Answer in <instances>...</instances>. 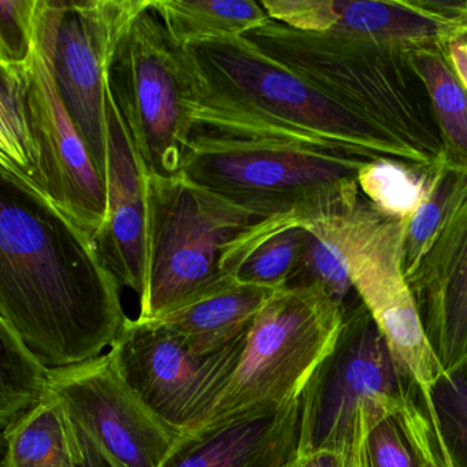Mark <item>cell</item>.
Here are the masks:
<instances>
[{
	"instance_id": "cell-1",
	"label": "cell",
	"mask_w": 467,
	"mask_h": 467,
	"mask_svg": "<svg viewBox=\"0 0 467 467\" xmlns=\"http://www.w3.org/2000/svg\"><path fill=\"white\" fill-rule=\"evenodd\" d=\"M128 319L97 244L47 199L2 177L0 321L61 368L105 354Z\"/></svg>"
},
{
	"instance_id": "cell-2",
	"label": "cell",
	"mask_w": 467,
	"mask_h": 467,
	"mask_svg": "<svg viewBox=\"0 0 467 467\" xmlns=\"http://www.w3.org/2000/svg\"><path fill=\"white\" fill-rule=\"evenodd\" d=\"M187 109L182 173L262 218L349 212L362 199L360 169L379 160L215 97L195 75Z\"/></svg>"
},
{
	"instance_id": "cell-3",
	"label": "cell",
	"mask_w": 467,
	"mask_h": 467,
	"mask_svg": "<svg viewBox=\"0 0 467 467\" xmlns=\"http://www.w3.org/2000/svg\"><path fill=\"white\" fill-rule=\"evenodd\" d=\"M244 37L325 97L392 136L423 168L441 166L431 100L410 59L412 43L302 32L273 20Z\"/></svg>"
},
{
	"instance_id": "cell-4",
	"label": "cell",
	"mask_w": 467,
	"mask_h": 467,
	"mask_svg": "<svg viewBox=\"0 0 467 467\" xmlns=\"http://www.w3.org/2000/svg\"><path fill=\"white\" fill-rule=\"evenodd\" d=\"M414 385L357 300L344 311L335 347L303 392L299 452L335 456L341 467H368V434L403 411Z\"/></svg>"
},
{
	"instance_id": "cell-5",
	"label": "cell",
	"mask_w": 467,
	"mask_h": 467,
	"mask_svg": "<svg viewBox=\"0 0 467 467\" xmlns=\"http://www.w3.org/2000/svg\"><path fill=\"white\" fill-rule=\"evenodd\" d=\"M185 53L199 86L215 97L325 140L422 168L392 136L325 97L244 36L199 43Z\"/></svg>"
},
{
	"instance_id": "cell-6",
	"label": "cell",
	"mask_w": 467,
	"mask_h": 467,
	"mask_svg": "<svg viewBox=\"0 0 467 467\" xmlns=\"http://www.w3.org/2000/svg\"><path fill=\"white\" fill-rule=\"evenodd\" d=\"M343 324L344 308L318 285L275 289L254 319L239 365L203 428L302 398Z\"/></svg>"
},
{
	"instance_id": "cell-7",
	"label": "cell",
	"mask_w": 467,
	"mask_h": 467,
	"mask_svg": "<svg viewBox=\"0 0 467 467\" xmlns=\"http://www.w3.org/2000/svg\"><path fill=\"white\" fill-rule=\"evenodd\" d=\"M106 80L147 173H182L191 130L192 69L152 0L117 45Z\"/></svg>"
},
{
	"instance_id": "cell-8",
	"label": "cell",
	"mask_w": 467,
	"mask_h": 467,
	"mask_svg": "<svg viewBox=\"0 0 467 467\" xmlns=\"http://www.w3.org/2000/svg\"><path fill=\"white\" fill-rule=\"evenodd\" d=\"M146 193L149 294L139 319L155 318L217 277L223 248L266 220L182 173H147Z\"/></svg>"
},
{
	"instance_id": "cell-9",
	"label": "cell",
	"mask_w": 467,
	"mask_h": 467,
	"mask_svg": "<svg viewBox=\"0 0 467 467\" xmlns=\"http://www.w3.org/2000/svg\"><path fill=\"white\" fill-rule=\"evenodd\" d=\"M64 9L65 2L37 0L28 57L29 113L46 199L97 244L108 221L106 182L65 106L54 70Z\"/></svg>"
},
{
	"instance_id": "cell-10",
	"label": "cell",
	"mask_w": 467,
	"mask_h": 467,
	"mask_svg": "<svg viewBox=\"0 0 467 467\" xmlns=\"http://www.w3.org/2000/svg\"><path fill=\"white\" fill-rule=\"evenodd\" d=\"M245 337L202 357L160 322L130 318L109 354L144 404L185 434L203 428L212 417L239 365Z\"/></svg>"
},
{
	"instance_id": "cell-11",
	"label": "cell",
	"mask_w": 467,
	"mask_h": 467,
	"mask_svg": "<svg viewBox=\"0 0 467 467\" xmlns=\"http://www.w3.org/2000/svg\"><path fill=\"white\" fill-rule=\"evenodd\" d=\"M404 221L385 217L362 196L349 243V277L399 365L428 401L444 370L426 337L404 275Z\"/></svg>"
},
{
	"instance_id": "cell-12",
	"label": "cell",
	"mask_w": 467,
	"mask_h": 467,
	"mask_svg": "<svg viewBox=\"0 0 467 467\" xmlns=\"http://www.w3.org/2000/svg\"><path fill=\"white\" fill-rule=\"evenodd\" d=\"M50 389L111 467H161L184 434L133 392L109 351L51 368Z\"/></svg>"
},
{
	"instance_id": "cell-13",
	"label": "cell",
	"mask_w": 467,
	"mask_h": 467,
	"mask_svg": "<svg viewBox=\"0 0 467 467\" xmlns=\"http://www.w3.org/2000/svg\"><path fill=\"white\" fill-rule=\"evenodd\" d=\"M150 5L151 0L65 2L57 32L54 53L57 86L105 182L109 62L133 18Z\"/></svg>"
},
{
	"instance_id": "cell-14",
	"label": "cell",
	"mask_w": 467,
	"mask_h": 467,
	"mask_svg": "<svg viewBox=\"0 0 467 467\" xmlns=\"http://www.w3.org/2000/svg\"><path fill=\"white\" fill-rule=\"evenodd\" d=\"M407 280L442 370H456L467 363V174L459 177L431 250Z\"/></svg>"
},
{
	"instance_id": "cell-15",
	"label": "cell",
	"mask_w": 467,
	"mask_h": 467,
	"mask_svg": "<svg viewBox=\"0 0 467 467\" xmlns=\"http://www.w3.org/2000/svg\"><path fill=\"white\" fill-rule=\"evenodd\" d=\"M106 97L108 221L97 247L106 266L121 286H127L138 295L140 308L149 294L147 169L136 152L130 130L109 91L108 80Z\"/></svg>"
},
{
	"instance_id": "cell-16",
	"label": "cell",
	"mask_w": 467,
	"mask_h": 467,
	"mask_svg": "<svg viewBox=\"0 0 467 467\" xmlns=\"http://www.w3.org/2000/svg\"><path fill=\"white\" fill-rule=\"evenodd\" d=\"M302 398L251 410L182 434L161 467H292L299 456Z\"/></svg>"
},
{
	"instance_id": "cell-17",
	"label": "cell",
	"mask_w": 467,
	"mask_h": 467,
	"mask_svg": "<svg viewBox=\"0 0 467 467\" xmlns=\"http://www.w3.org/2000/svg\"><path fill=\"white\" fill-rule=\"evenodd\" d=\"M270 20L314 34L346 35L401 43L444 37L447 26L404 0H262Z\"/></svg>"
},
{
	"instance_id": "cell-18",
	"label": "cell",
	"mask_w": 467,
	"mask_h": 467,
	"mask_svg": "<svg viewBox=\"0 0 467 467\" xmlns=\"http://www.w3.org/2000/svg\"><path fill=\"white\" fill-rule=\"evenodd\" d=\"M275 291L221 272L152 319L177 333L191 351L207 357L244 337Z\"/></svg>"
},
{
	"instance_id": "cell-19",
	"label": "cell",
	"mask_w": 467,
	"mask_h": 467,
	"mask_svg": "<svg viewBox=\"0 0 467 467\" xmlns=\"http://www.w3.org/2000/svg\"><path fill=\"white\" fill-rule=\"evenodd\" d=\"M306 221L296 215L266 218L223 248L220 272L253 285H288L302 262Z\"/></svg>"
},
{
	"instance_id": "cell-20",
	"label": "cell",
	"mask_w": 467,
	"mask_h": 467,
	"mask_svg": "<svg viewBox=\"0 0 467 467\" xmlns=\"http://www.w3.org/2000/svg\"><path fill=\"white\" fill-rule=\"evenodd\" d=\"M410 59L428 92L441 140V166L467 174V92L439 40L412 43Z\"/></svg>"
},
{
	"instance_id": "cell-21",
	"label": "cell",
	"mask_w": 467,
	"mask_h": 467,
	"mask_svg": "<svg viewBox=\"0 0 467 467\" xmlns=\"http://www.w3.org/2000/svg\"><path fill=\"white\" fill-rule=\"evenodd\" d=\"M0 166L2 177L45 196L40 152L29 113L28 59L0 62Z\"/></svg>"
},
{
	"instance_id": "cell-22",
	"label": "cell",
	"mask_w": 467,
	"mask_h": 467,
	"mask_svg": "<svg viewBox=\"0 0 467 467\" xmlns=\"http://www.w3.org/2000/svg\"><path fill=\"white\" fill-rule=\"evenodd\" d=\"M2 442L5 467H78L75 422L53 392L2 431Z\"/></svg>"
},
{
	"instance_id": "cell-23",
	"label": "cell",
	"mask_w": 467,
	"mask_h": 467,
	"mask_svg": "<svg viewBox=\"0 0 467 467\" xmlns=\"http://www.w3.org/2000/svg\"><path fill=\"white\" fill-rule=\"evenodd\" d=\"M358 204L349 212L327 215L305 226L302 262L286 286L318 285L344 311L359 300L348 269L349 243Z\"/></svg>"
},
{
	"instance_id": "cell-24",
	"label": "cell",
	"mask_w": 467,
	"mask_h": 467,
	"mask_svg": "<svg viewBox=\"0 0 467 467\" xmlns=\"http://www.w3.org/2000/svg\"><path fill=\"white\" fill-rule=\"evenodd\" d=\"M152 7L182 48L244 36L270 21L262 4L254 0H152Z\"/></svg>"
},
{
	"instance_id": "cell-25",
	"label": "cell",
	"mask_w": 467,
	"mask_h": 467,
	"mask_svg": "<svg viewBox=\"0 0 467 467\" xmlns=\"http://www.w3.org/2000/svg\"><path fill=\"white\" fill-rule=\"evenodd\" d=\"M0 423L2 431L50 395L51 368L0 321Z\"/></svg>"
},
{
	"instance_id": "cell-26",
	"label": "cell",
	"mask_w": 467,
	"mask_h": 467,
	"mask_svg": "<svg viewBox=\"0 0 467 467\" xmlns=\"http://www.w3.org/2000/svg\"><path fill=\"white\" fill-rule=\"evenodd\" d=\"M431 171L403 161L379 158L360 169L358 182L371 206L385 217L406 223L425 196Z\"/></svg>"
},
{
	"instance_id": "cell-27",
	"label": "cell",
	"mask_w": 467,
	"mask_h": 467,
	"mask_svg": "<svg viewBox=\"0 0 467 467\" xmlns=\"http://www.w3.org/2000/svg\"><path fill=\"white\" fill-rule=\"evenodd\" d=\"M423 403L452 467H467V363L442 374Z\"/></svg>"
},
{
	"instance_id": "cell-28",
	"label": "cell",
	"mask_w": 467,
	"mask_h": 467,
	"mask_svg": "<svg viewBox=\"0 0 467 467\" xmlns=\"http://www.w3.org/2000/svg\"><path fill=\"white\" fill-rule=\"evenodd\" d=\"M453 171H445L442 166L431 169L429 176L428 190L420 206L417 207L411 217L406 221V234H404V275L410 277L417 269L418 265L425 258L431 250L442 220L448 201L452 195L453 188L459 177Z\"/></svg>"
},
{
	"instance_id": "cell-29",
	"label": "cell",
	"mask_w": 467,
	"mask_h": 467,
	"mask_svg": "<svg viewBox=\"0 0 467 467\" xmlns=\"http://www.w3.org/2000/svg\"><path fill=\"white\" fill-rule=\"evenodd\" d=\"M396 418L414 452L417 467H452L417 385L412 387L406 407Z\"/></svg>"
},
{
	"instance_id": "cell-30",
	"label": "cell",
	"mask_w": 467,
	"mask_h": 467,
	"mask_svg": "<svg viewBox=\"0 0 467 467\" xmlns=\"http://www.w3.org/2000/svg\"><path fill=\"white\" fill-rule=\"evenodd\" d=\"M37 0H0V62H26L31 54Z\"/></svg>"
},
{
	"instance_id": "cell-31",
	"label": "cell",
	"mask_w": 467,
	"mask_h": 467,
	"mask_svg": "<svg viewBox=\"0 0 467 467\" xmlns=\"http://www.w3.org/2000/svg\"><path fill=\"white\" fill-rule=\"evenodd\" d=\"M366 463L368 467H417L398 418H385L374 426L366 444Z\"/></svg>"
},
{
	"instance_id": "cell-32",
	"label": "cell",
	"mask_w": 467,
	"mask_h": 467,
	"mask_svg": "<svg viewBox=\"0 0 467 467\" xmlns=\"http://www.w3.org/2000/svg\"><path fill=\"white\" fill-rule=\"evenodd\" d=\"M415 12L447 28L467 26V0H404Z\"/></svg>"
},
{
	"instance_id": "cell-33",
	"label": "cell",
	"mask_w": 467,
	"mask_h": 467,
	"mask_svg": "<svg viewBox=\"0 0 467 467\" xmlns=\"http://www.w3.org/2000/svg\"><path fill=\"white\" fill-rule=\"evenodd\" d=\"M440 43L456 78L467 92V42L452 35H447L440 39Z\"/></svg>"
},
{
	"instance_id": "cell-34",
	"label": "cell",
	"mask_w": 467,
	"mask_h": 467,
	"mask_svg": "<svg viewBox=\"0 0 467 467\" xmlns=\"http://www.w3.org/2000/svg\"><path fill=\"white\" fill-rule=\"evenodd\" d=\"M76 433H78V467H111V464L103 458L99 450L95 447L92 440L78 425H76Z\"/></svg>"
},
{
	"instance_id": "cell-35",
	"label": "cell",
	"mask_w": 467,
	"mask_h": 467,
	"mask_svg": "<svg viewBox=\"0 0 467 467\" xmlns=\"http://www.w3.org/2000/svg\"><path fill=\"white\" fill-rule=\"evenodd\" d=\"M292 467H341L335 456L325 453H300Z\"/></svg>"
},
{
	"instance_id": "cell-36",
	"label": "cell",
	"mask_w": 467,
	"mask_h": 467,
	"mask_svg": "<svg viewBox=\"0 0 467 467\" xmlns=\"http://www.w3.org/2000/svg\"><path fill=\"white\" fill-rule=\"evenodd\" d=\"M447 35H452V36L459 37V39L467 42V26H453V28H448L447 32H445L444 37L447 36Z\"/></svg>"
},
{
	"instance_id": "cell-37",
	"label": "cell",
	"mask_w": 467,
	"mask_h": 467,
	"mask_svg": "<svg viewBox=\"0 0 467 467\" xmlns=\"http://www.w3.org/2000/svg\"><path fill=\"white\" fill-rule=\"evenodd\" d=\"M2 467H5V466H2Z\"/></svg>"
}]
</instances>
